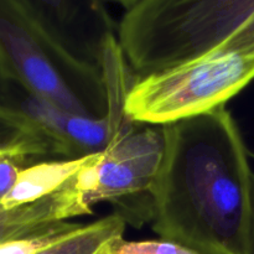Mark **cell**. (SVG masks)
<instances>
[{"instance_id": "cell-1", "label": "cell", "mask_w": 254, "mask_h": 254, "mask_svg": "<svg viewBox=\"0 0 254 254\" xmlns=\"http://www.w3.org/2000/svg\"><path fill=\"white\" fill-rule=\"evenodd\" d=\"M161 128L154 232L200 254H254V173L231 112L222 107Z\"/></svg>"}, {"instance_id": "cell-2", "label": "cell", "mask_w": 254, "mask_h": 254, "mask_svg": "<svg viewBox=\"0 0 254 254\" xmlns=\"http://www.w3.org/2000/svg\"><path fill=\"white\" fill-rule=\"evenodd\" d=\"M117 40L134 79L254 42V0H126Z\"/></svg>"}, {"instance_id": "cell-3", "label": "cell", "mask_w": 254, "mask_h": 254, "mask_svg": "<svg viewBox=\"0 0 254 254\" xmlns=\"http://www.w3.org/2000/svg\"><path fill=\"white\" fill-rule=\"evenodd\" d=\"M0 76L15 79L69 113L91 119L108 116L102 72L52 41L20 0H0Z\"/></svg>"}, {"instance_id": "cell-4", "label": "cell", "mask_w": 254, "mask_h": 254, "mask_svg": "<svg viewBox=\"0 0 254 254\" xmlns=\"http://www.w3.org/2000/svg\"><path fill=\"white\" fill-rule=\"evenodd\" d=\"M254 79V42H240L164 73L136 79L126 113L130 121L165 126L210 113Z\"/></svg>"}, {"instance_id": "cell-5", "label": "cell", "mask_w": 254, "mask_h": 254, "mask_svg": "<svg viewBox=\"0 0 254 254\" xmlns=\"http://www.w3.org/2000/svg\"><path fill=\"white\" fill-rule=\"evenodd\" d=\"M163 156V128L138 124L104 151L101 161L79 171L74 185L91 207L108 201L127 223L140 227L151 221L150 191Z\"/></svg>"}, {"instance_id": "cell-6", "label": "cell", "mask_w": 254, "mask_h": 254, "mask_svg": "<svg viewBox=\"0 0 254 254\" xmlns=\"http://www.w3.org/2000/svg\"><path fill=\"white\" fill-rule=\"evenodd\" d=\"M0 111L55 146L64 159H78L103 153L119 141L108 116L91 119L69 113L37 96L15 79L0 76Z\"/></svg>"}, {"instance_id": "cell-7", "label": "cell", "mask_w": 254, "mask_h": 254, "mask_svg": "<svg viewBox=\"0 0 254 254\" xmlns=\"http://www.w3.org/2000/svg\"><path fill=\"white\" fill-rule=\"evenodd\" d=\"M37 26L73 59L101 71L117 25L103 1L20 0ZM102 72V71H101Z\"/></svg>"}, {"instance_id": "cell-8", "label": "cell", "mask_w": 254, "mask_h": 254, "mask_svg": "<svg viewBox=\"0 0 254 254\" xmlns=\"http://www.w3.org/2000/svg\"><path fill=\"white\" fill-rule=\"evenodd\" d=\"M92 213L72 178L64 188L35 202L12 208L0 206V243L26 237L50 223Z\"/></svg>"}, {"instance_id": "cell-9", "label": "cell", "mask_w": 254, "mask_h": 254, "mask_svg": "<svg viewBox=\"0 0 254 254\" xmlns=\"http://www.w3.org/2000/svg\"><path fill=\"white\" fill-rule=\"evenodd\" d=\"M103 153L78 159H56L32 163L20 171L16 185L0 202L2 208L35 202L64 188L81 170L102 160Z\"/></svg>"}, {"instance_id": "cell-10", "label": "cell", "mask_w": 254, "mask_h": 254, "mask_svg": "<svg viewBox=\"0 0 254 254\" xmlns=\"http://www.w3.org/2000/svg\"><path fill=\"white\" fill-rule=\"evenodd\" d=\"M126 226V221L114 212L93 222L82 225L64 240L37 254H94L107 241L123 237Z\"/></svg>"}, {"instance_id": "cell-11", "label": "cell", "mask_w": 254, "mask_h": 254, "mask_svg": "<svg viewBox=\"0 0 254 254\" xmlns=\"http://www.w3.org/2000/svg\"><path fill=\"white\" fill-rule=\"evenodd\" d=\"M0 154L11 155L26 164L35 163L37 158L59 156L51 143L2 111H0Z\"/></svg>"}, {"instance_id": "cell-12", "label": "cell", "mask_w": 254, "mask_h": 254, "mask_svg": "<svg viewBox=\"0 0 254 254\" xmlns=\"http://www.w3.org/2000/svg\"><path fill=\"white\" fill-rule=\"evenodd\" d=\"M81 226L82 223H73L68 221L50 223L26 237L0 243V254H37L59 241L64 240L69 233L78 230Z\"/></svg>"}, {"instance_id": "cell-13", "label": "cell", "mask_w": 254, "mask_h": 254, "mask_svg": "<svg viewBox=\"0 0 254 254\" xmlns=\"http://www.w3.org/2000/svg\"><path fill=\"white\" fill-rule=\"evenodd\" d=\"M94 254H200L195 251L165 240L128 241L116 237L107 241Z\"/></svg>"}, {"instance_id": "cell-14", "label": "cell", "mask_w": 254, "mask_h": 254, "mask_svg": "<svg viewBox=\"0 0 254 254\" xmlns=\"http://www.w3.org/2000/svg\"><path fill=\"white\" fill-rule=\"evenodd\" d=\"M27 166L22 160L15 158H4L0 160V202L16 185L20 171Z\"/></svg>"}, {"instance_id": "cell-15", "label": "cell", "mask_w": 254, "mask_h": 254, "mask_svg": "<svg viewBox=\"0 0 254 254\" xmlns=\"http://www.w3.org/2000/svg\"><path fill=\"white\" fill-rule=\"evenodd\" d=\"M253 248H254V178H253Z\"/></svg>"}, {"instance_id": "cell-16", "label": "cell", "mask_w": 254, "mask_h": 254, "mask_svg": "<svg viewBox=\"0 0 254 254\" xmlns=\"http://www.w3.org/2000/svg\"><path fill=\"white\" fill-rule=\"evenodd\" d=\"M4 158H14V156L7 155V154H0V160H1V159H4ZM15 159H17V158H15ZM19 160H20V159H19ZM24 163H25V161H24ZM25 164H26V163H25ZM26 165H27V164H26Z\"/></svg>"}]
</instances>
